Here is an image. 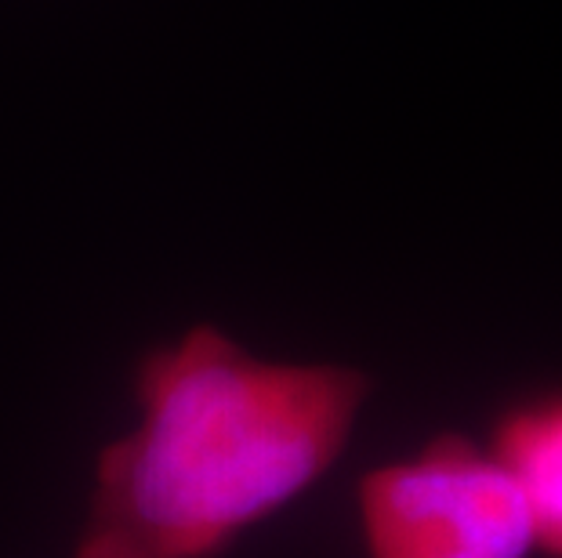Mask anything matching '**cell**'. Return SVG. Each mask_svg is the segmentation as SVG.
Wrapping results in <instances>:
<instances>
[{
	"instance_id": "obj_2",
	"label": "cell",
	"mask_w": 562,
	"mask_h": 558,
	"mask_svg": "<svg viewBox=\"0 0 562 558\" xmlns=\"http://www.w3.org/2000/svg\"><path fill=\"white\" fill-rule=\"evenodd\" d=\"M360 522L370 558L537 555L516 482L464 435H436L414 457L367 471Z\"/></svg>"
},
{
	"instance_id": "obj_1",
	"label": "cell",
	"mask_w": 562,
	"mask_h": 558,
	"mask_svg": "<svg viewBox=\"0 0 562 558\" xmlns=\"http://www.w3.org/2000/svg\"><path fill=\"white\" fill-rule=\"evenodd\" d=\"M138 424L102 449L74 558H214L330 471L370 377L269 363L200 323L135 374Z\"/></svg>"
},
{
	"instance_id": "obj_3",
	"label": "cell",
	"mask_w": 562,
	"mask_h": 558,
	"mask_svg": "<svg viewBox=\"0 0 562 558\" xmlns=\"http://www.w3.org/2000/svg\"><path fill=\"white\" fill-rule=\"evenodd\" d=\"M486 449L516 482L533 548L562 558V388L501 413Z\"/></svg>"
}]
</instances>
